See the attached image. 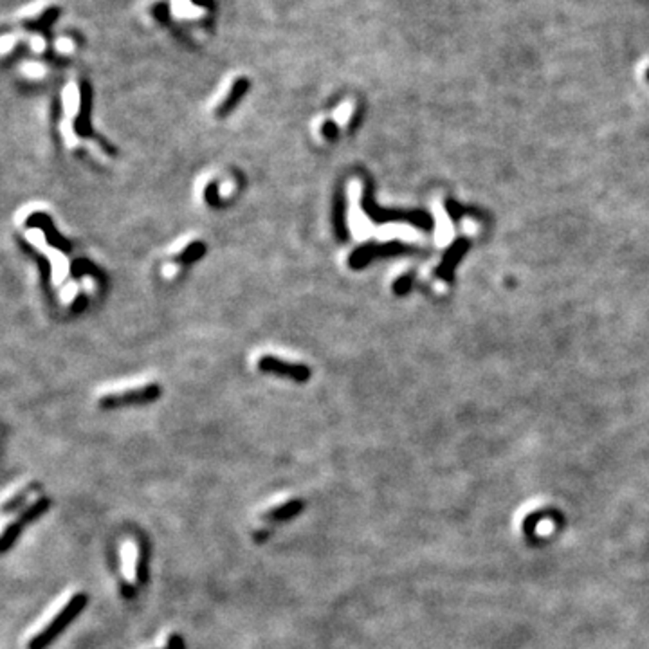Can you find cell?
<instances>
[{"label":"cell","instance_id":"obj_1","mask_svg":"<svg viewBox=\"0 0 649 649\" xmlns=\"http://www.w3.org/2000/svg\"><path fill=\"white\" fill-rule=\"evenodd\" d=\"M85 604H87V595H85L83 592H78L69 597V599L47 618V623L42 624V626L33 633L31 639L27 641V649H44L45 646L51 644L58 636V633L63 632V630L72 623V618L80 614Z\"/></svg>","mask_w":649,"mask_h":649},{"label":"cell","instance_id":"obj_2","mask_svg":"<svg viewBox=\"0 0 649 649\" xmlns=\"http://www.w3.org/2000/svg\"><path fill=\"white\" fill-rule=\"evenodd\" d=\"M49 505H51V499L49 498L36 499L35 504L27 505L22 513L18 514L9 525L4 527L2 538H0V548H2V552H8L9 548H11V545H13L18 536H20V530L26 525H29V523H33L38 516H42L49 508Z\"/></svg>","mask_w":649,"mask_h":649},{"label":"cell","instance_id":"obj_3","mask_svg":"<svg viewBox=\"0 0 649 649\" xmlns=\"http://www.w3.org/2000/svg\"><path fill=\"white\" fill-rule=\"evenodd\" d=\"M123 579L130 590L141 584L146 579L145 550L137 541H127L123 547Z\"/></svg>","mask_w":649,"mask_h":649},{"label":"cell","instance_id":"obj_4","mask_svg":"<svg viewBox=\"0 0 649 649\" xmlns=\"http://www.w3.org/2000/svg\"><path fill=\"white\" fill-rule=\"evenodd\" d=\"M258 370L269 371V374H276L280 377H287V379L296 380V383H307L310 379V370L305 364H294V362L283 361L274 355H264L258 361Z\"/></svg>","mask_w":649,"mask_h":649},{"label":"cell","instance_id":"obj_5","mask_svg":"<svg viewBox=\"0 0 649 649\" xmlns=\"http://www.w3.org/2000/svg\"><path fill=\"white\" fill-rule=\"evenodd\" d=\"M161 395V388L155 385L137 388L132 392L120 393V395H106L99 401L103 408H120L129 406V404H143V402H152Z\"/></svg>","mask_w":649,"mask_h":649},{"label":"cell","instance_id":"obj_6","mask_svg":"<svg viewBox=\"0 0 649 649\" xmlns=\"http://www.w3.org/2000/svg\"><path fill=\"white\" fill-rule=\"evenodd\" d=\"M406 251L404 246L401 243H385V246H364V248L358 249L350 257V265L352 267H364L370 260L376 257H385V255H397V253Z\"/></svg>","mask_w":649,"mask_h":649},{"label":"cell","instance_id":"obj_7","mask_svg":"<svg viewBox=\"0 0 649 649\" xmlns=\"http://www.w3.org/2000/svg\"><path fill=\"white\" fill-rule=\"evenodd\" d=\"M364 209H367V213L371 216V218H374V221H410V222H413V224L424 225V227H428L429 225L428 216L420 215V213H401V211L393 213V211H385V209L377 208V206L371 204L368 193L364 195Z\"/></svg>","mask_w":649,"mask_h":649},{"label":"cell","instance_id":"obj_8","mask_svg":"<svg viewBox=\"0 0 649 649\" xmlns=\"http://www.w3.org/2000/svg\"><path fill=\"white\" fill-rule=\"evenodd\" d=\"M301 508H303V502H301V499L289 498L283 499V502H280V504L276 505H271L267 511H264L262 516L269 521H287L296 516Z\"/></svg>","mask_w":649,"mask_h":649},{"label":"cell","instance_id":"obj_9","mask_svg":"<svg viewBox=\"0 0 649 649\" xmlns=\"http://www.w3.org/2000/svg\"><path fill=\"white\" fill-rule=\"evenodd\" d=\"M170 13L179 20H197L204 17L206 9L195 4L193 0H170Z\"/></svg>","mask_w":649,"mask_h":649},{"label":"cell","instance_id":"obj_10","mask_svg":"<svg viewBox=\"0 0 649 649\" xmlns=\"http://www.w3.org/2000/svg\"><path fill=\"white\" fill-rule=\"evenodd\" d=\"M27 224L42 225V227L45 230V237H47V240H49V243H51V246L63 249V251H67V249H69V242H67L65 239H62V237H60L58 233H54L53 222L49 221L47 215H35V218H31V221L27 222Z\"/></svg>","mask_w":649,"mask_h":649},{"label":"cell","instance_id":"obj_11","mask_svg":"<svg viewBox=\"0 0 649 649\" xmlns=\"http://www.w3.org/2000/svg\"><path fill=\"white\" fill-rule=\"evenodd\" d=\"M465 249H467V242H458V243H455V246H453L449 251H447L446 258H444L442 265L438 267V273H440V276H444V278H451L453 267H455L456 262L462 258V255L465 253Z\"/></svg>","mask_w":649,"mask_h":649},{"label":"cell","instance_id":"obj_12","mask_svg":"<svg viewBox=\"0 0 649 649\" xmlns=\"http://www.w3.org/2000/svg\"><path fill=\"white\" fill-rule=\"evenodd\" d=\"M332 215H334L332 221H334V227H336L337 237H339L341 240H346L348 239V230H346V224H345V221H346L345 200H343L341 195H337L336 197V204H334V211H332Z\"/></svg>","mask_w":649,"mask_h":649},{"label":"cell","instance_id":"obj_13","mask_svg":"<svg viewBox=\"0 0 649 649\" xmlns=\"http://www.w3.org/2000/svg\"><path fill=\"white\" fill-rule=\"evenodd\" d=\"M49 6H51V0H33V2H29V4L22 6V8L18 9L17 18H22V20H26V18L40 17V15L45 11V9L49 8Z\"/></svg>","mask_w":649,"mask_h":649},{"label":"cell","instance_id":"obj_14","mask_svg":"<svg viewBox=\"0 0 649 649\" xmlns=\"http://www.w3.org/2000/svg\"><path fill=\"white\" fill-rule=\"evenodd\" d=\"M29 492H31V486L26 487V489H20V490H18V492H15V495L11 496V498L6 499V504H4V511H6V513H8V511H11V508L18 507V505H22V504H24V499L27 498V495H29Z\"/></svg>","mask_w":649,"mask_h":649},{"label":"cell","instance_id":"obj_15","mask_svg":"<svg viewBox=\"0 0 649 649\" xmlns=\"http://www.w3.org/2000/svg\"><path fill=\"white\" fill-rule=\"evenodd\" d=\"M202 255H204V243H193V246H190V248H188L184 253H182L179 260H181V262H195L199 257H202Z\"/></svg>","mask_w":649,"mask_h":649},{"label":"cell","instance_id":"obj_16","mask_svg":"<svg viewBox=\"0 0 649 649\" xmlns=\"http://www.w3.org/2000/svg\"><path fill=\"white\" fill-rule=\"evenodd\" d=\"M54 49H56L58 53L71 54L74 51V40L67 38V36H60V38L54 40Z\"/></svg>","mask_w":649,"mask_h":649},{"label":"cell","instance_id":"obj_17","mask_svg":"<svg viewBox=\"0 0 649 649\" xmlns=\"http://www.w3.org/2000/svg\"><path fill=\"white\" fill-rule=\"evenodd\" d=\"M24 72H26L27 76H42V74H45V67L42 65V63H38V62H29V63H24Z\"/></svg>","mask_w":649,"mask_h":649},{"label":"cell","instance_id":"obj_18","mask_svg":"<svg viewBox=\"0 0 649 649\" xmlns=\"http://www.w3.org/2000/svg\"><path fill=\"white\" fill-rule=\"evenodd\" d=\"M27 42H29V47H31L35 53H42L45 49V38L40 35H31L27 38Z\"/></svg>","mask_w":649,"mask_h":649},{"label":"cell","instance_id":"obj_19","mask_svg":"<svg viewBox=\"0 0 649 649\" xmlns=\"http://www.w3.org/2000/svg\"><path fill=\"white\" fill-rule=\"evenodd\" d=\"M0 44H2V53L8 54L9 51L17 45V35H15V33H8V35L2 36Z\"/></svg>","mask_w":649,"mask_h":649},{"label":"cell","instance_id":"obj_20","mask_svg":"<svg viewBox=\"0 0 649 649\" xmlns=\"http://www.w3.org/2000/svg\"><path fill=\"white\" fill-rule=\"evenodd\" d=\"M411 287V276H402L401 280L395 282V292L397 294H404V292L410 291Z\"/></svg>","mask_w":649,"mask_h":649},{"label":"cell","instance_id":"obj_21","mask_svg":"<svg viewBox=\"0 0 649 649\" xmlns=\"http://www.w3.org/2000/svg\"><path fill=\"white\" fill-rule=\"evenodd\" d=\"M646 78H648V80H649V69H648V71H646Z\"/></svg>","mask_w":649,"mask_h":649}]
</instances>
